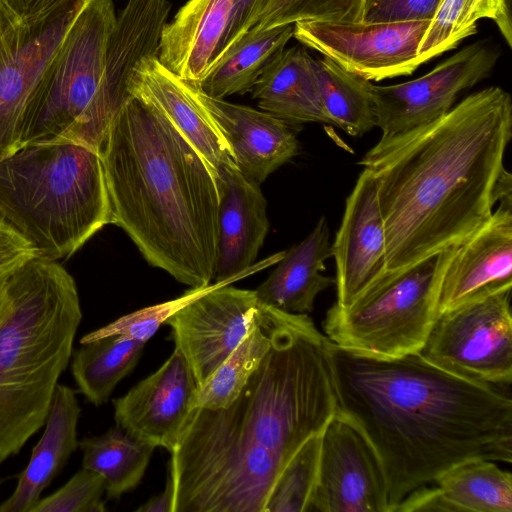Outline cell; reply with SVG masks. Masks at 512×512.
I'll use <instances>...</instances> for the list:
<instances>
[{
  "instance_id": "cell-40",
  "label": "cell",
  "mask_w": 512,
  "mask_h": 512,
  "mask_svg": "<svg viewBox=\"0 0 512 512\" xmlns=\"http://www.w3.org/2000/svg\"><path fill=\"white\" fill-rule=\"evenodd\" d=\"M21 21L50 15L77 0H4Z\"/></svg>"
},
{
  "instance_id": "cell-26",
  "label": "cell",
  "mask_w": 512,
  "mask_h": 512,
  "mask_svg": "<svg viewBox=\"0 0 512 512\" xmlns=\"http://www.w3.org/2000/svg\"><path fill=\"white\" fill-rule=\"evenodd\" d=\"M484 18L496 24L511 48L510 0H442L419 45L418 67L476 34L477 22Z\"/></svg>"
},
{
  "instance_id": "cell-34",
  "label": "cell",
  "mask_w": 512,
  "mask_h": 512,
  "mask_svg": "<svg viewBox=\"0 0 512 512\" xmlns=\"http://www.w3.org/2000/svg\"><path fill=\"white\" fill-rule=\"evenodd\" d=\"M212 284L201 288H191L176 299L148 306L124 315L108 325L84 335L80 340V344L109 335H119L146 343L171 315L207 291Z\"/></svg>"
},
{
  "instance_id": "cell-8",
  "label": "cell",
  "mask_w": 512,
  "mask_h": 512,
  "mask_svg": "<svg viewBox=\"0 0 512 512\" xmlns=\"http://www.w3.org/2000/svg\"><path fill=\"white\" fill-rule=\"evenodd\" d=\"M454 249L385 274L347 307L333 304L322 324L326 337L373 357L419 353L437 317L440 283Z\"/></svg>"
},
{
  "instance_id": "cell-43",
  "label": "cell",
  "mask_w": 512,
  "mask_h": 512,
  "mask_svg": "<svg viewBox=\"0 0 512 512\" xmlns=\"http://www.w3.org/2000/svg\"><path fill=\"white\" fill-rule=\"evenodd\" d=\"M1 288H2V286H0V305H1V300H2V291H1Z\"/></svg>"
},
{
  "instance_id": "cell-12",
  "label": "cell",
  "mask_w": 512,
  "mask_h": 512,
  "mask_svg": "<svg viewBox=\"0 0 512 512\" xmlns=\"http://www.w3.org/2000/svg\"><path fill=\"white\" fill-rule=\"evenodd\" d=\"M389 512L380 459L359 427L337 410L320 434L317 481L307 512Z\"/></svg>"
},
{
  "instance_id": "cell-4",
  "label": "cell",
  "mask_w": 512,
  "mask_h": 512,
  "mask_svg": "<svg viewBox=\"0 0 512 512\" xmlns=\"http://www.w3.org/2000/svg\"><path fill=\"white\" fill-rule=\"evenodd\" d=\"M111 224L145 260L191 288L212 284L220 194L210 165L155 107L132 97L100 151Z\"/></svg>"
},
{
  "instance_id": "cell-44",
  "label": "cell",
  "mask_w": 512,
  "mask_h": 512,
  "mask_svg": "<svg viewBox=\"0 0 512 512\" xmlns=\"http://www.w3.org/2000/svg\"><path fill=\"white\" fill-rule=\"evenodd\" d=\"M2 482H3V480H2V479H0V485L2 484Z\"/></svg>"
},
{
  "instance_id": "cell-21",
  "label": "cell",
  "mask_w": 512,
  "mask_h": 512,
  "mask_svg": "<svg viewBox=\"0 0 512 512\" xmlns=\"http://www.w3.org/2000/svg\"><path fill=\"white\" fill-rule=\"evenodd\" d=\"M235 0H189L166 23L158 60L171 72L198 85L222 55Z\"/></svg>"
},
{
  "instance_id": "cell-11",
  "label": "cell",
  "mask_w": 512,
  "mask_h": 512,
  "mask_svg": "<svg viewBox=\"0 0 512 512\" xmlns=\"http://www.w3.org/2000/svg\"><path fill=\"white\" fill-rule=\"evenodd\" d=\"M431 20L399 23H336L315 20L293 24V37L369 81L408 76Z\"/></svg>"
},
{
  "instance_id": "cell-7",
  "label": "cell",
  "mask_w": 512,
  "mask_h": 512,
  "mask_svg": "<svg viewBox=\"0 0 512 512\" xmlns=\"http://www.w3.org/2000/svg\"><path fill=\"white\" fill-rule=\"evenodd\" d=\"M116 20L113 0L87 1L27 111L20 148L29 144L73 143L100 153L120 111L104 86Z\"/></svg>"
},
{
  "instance_id": "cell-31",
  "label": "cell",
  "mask_w": 512,
  "mask_h": 512,
  "mask_svg": "<svg viewBox=\"0 0 512 512\" xmlns=\"http://www.w3.org/2000/svg\"><path fill=\"white\" fill-rule=\"evenodd\" d=\"M319 94L331 125L351 136L376 126V107L371 81L323 56L314 60Z\"/></svg>"
},
{
  "instance_id": "cell-37",
  "label": "cell",
  "mask_w": 512,
  "mask_h": 512,
  "mask_svg": "<svg viewBox=\"0 0 512 512\" xmlns=\"http://www.w3.org/2000/svg\"><path fill=\"white\" fill-rule=\"evenodd\" d=\"M34 257H37L34 248L0 222V286L18 268Z\"/></svg>"
},
{
  "instance_id": "cell-29",
  "label": "cell",
  "mask_w": 512,
  "mask_h": 512,
  "mask_svg": "<svg viewBox=\"0 0 512 512\" xmlns=\"http://www.w3.org/2000/svg\"><path fill=\"white\" fill-rule=\"evenodd\" d=\"M274 314V308L258 304L249 333L198 388L193 408H225L235 400L270 347Z\"/></svg>"
},
{
  "instance_id": "cell-20",
  "label": "cell",
  "mask_w": 512,
  "mask_h": 512,
  "mask_svg": "<svg viewBox=\"0 0 512 512\" xmlns=\"http://www.w3.org/2000/svg\"><path fill=\"white\" fill-rule=\"evenodd\" d=\"M193 87L244 175L263 182L297 154V138L284 120L265 111L209 97Z\"/></svg>"
},
{
  "instance_id": "cell-17",
  "label": "cell",
  "mask_w": 512,
  "mask_h": 512,
  "mask_svg": "<svg viewBox=\"0 0 512 512\" xmlns=\"http://www.w3.org/2000/svg\"><path fill=\"white\" fill-rule=\"evenodd\" d=\"M511 286L512 206L499 204L480 228L455 246L442 275L437 316Z\"/></svg>"
},
{
  "instance_id": "cell-28",
  "label": "cell",
  "mask_w": 512,
  "mask_h": 512,
  "mask_svg": "<svg viewBox=\"0 0 512 512\" xmlns=\"http://www.w3.org/2000/svg\"><path fill=\"white\" fill-rule=\"evenodd\" d=\"M145 343L109 335L72 353L71 371L79 391L96 406L107 402L117 384L136 366Z\"/></svg>"
},
{
  "instance_id": "cell-18",
  "label": "cell",
  "mask_w": 512,
  "mask_h": 512,
  "mask_svg": "<svg viewBox=\"0 0 512 512\" xmlns=\"http://www.w3.org/2000/svg\"><path fill=\"white\" fill-rule=\"evenodd\" d=\"M218 188V251L213 283L230 284L277 263L284 252L254 264L269 231L267 202L258 182L237 169L221 176Z\"/></svg>"
},
{
  "instance_id": "cell-2",
  "label": "cell",
  "mask_w": 512,
  "mask_h": 512,
  "mask_svg": "<svg viewBox=\"0 0 512 512\" xmlns=\"http://www.w3.org/2000/svg\"><path fill=\"white\" fill-rule=\"evenodd\" d=\"M329 351L338 410L375 449L389 512L457 464L511 463L512 400L505 386L458 377L420 353L379 358L332 342Z\"/></svg>"
},
{
  "instance_id": "cell-23",
  "label": "cell",
  "mask_w": 512,
  "mask_h": 512,
  "mask_svg": "<svg viewBox=\"0 0 512 512\" xmlns=\"http://www.w3.org/2000/svg\"><path fill=\"white\" fill-rule=\"evenodd\" d=\"M330 257L329 227L322 217L305 239L284 251L276 268L254 290L258 302L287 313H310L317 295L335 284V278L322 274Z\"/></svg>"
},
{
  "instance_id": "cell-39",
  "label": "cell",
  "mask_w": 512,
  "mask_h": 512,
  "mask_svg": "<svg viewBox=\"0 0 512 512\" xmlns=\"http://www.w3.org/2000/svg\"><path fill=\"white\" fill-rule=\"evenodd\" d=\"M437 511L452 512L437 486L420 487L408 494L396 507L395 512Z\"/></svg>"
},
{
  "instance_id": "cell-25",
  "label": "cell",
  "mask_w": 512,
  "mask_h": 512,
  "mask_svg": "<svg viewBox=\"0 0 512 512\" xmlns=\"http://www.w3.org/2000/svg\"><path fill=\"white\" fill-rule=\"evenodd\" d=\"M293 37V24L257 30L251 28L230 46L209 73L194 85L205 95L224 99L251 92L268 65Z\"/></svg>"
},
{
  "instance_id": "cell-38",
  "label": "cell",
  "mask_w": 512,
  "mask_h": 512,
  "mask_svg": "<svg viewBox=\"0 0 512 512\" xmlns=\"http://www.w3.org/2000/svg\"><path fill=\"white\" fill-rule=\"evenodd\" d=\"M269 1L235 0L234 14L223 53L257 23L260 14Z\"/></svg>"
},
{
  "instance_id": "cell-30",
  "label": "cell",
  "mask_w": 512,
  "mask_h": 512,
  "mask_svg": "<svg viewBox=\"0 0 512 512\" xmlns=\"http://www.w3.org/2000/svg\"><path fill=\"white\" fill-rule=\"evenodd\" d=\"M433 483L452 512H512V476L495 461L462 462Z\"/></svg>"
},
{
  "instance_id": "cell-3",
  "label": "cell",
  "mask_w": 512,
  "mask_h": 512,
  "mask_svg": "<svg viewBox=\"0 0 512 512\" xmlns=\"http://www.w3.org/2000/svg\"><path fill=\"white\" fill-rule=\"evenodd\" d=\"M511 135V96L491 86L428 124L381 136L362 157L377 185L386 274L459 245L489 219Z\"/></svg>"
},
{
  "instance_id": "cell-1",
  "label": "cell",
  "mask_w": 512,
  "mask_h": 512,
  "mask_svg": "<svg viewBox=\"0 0 512 512\" xmlns=\"http://www.w3.org/2000/svg\"><path fill=\"white\" fill-rule=\"evenodd\" d=\"M330 343L308 314L275 309L270 347L235 400L189 413L170 452L172 512H265L285 465L338 410Z\"/></svg>"
},
{
  "instance_id": "cell-36",
  "label": "cell",
  "mask_w": 512,
  "mask_h": 512,
  "mask_svg": "<svg viewBox=\"0 0 512 512\" xmlns=\"http://www.w3.org/2000/svg\"><path fill=\"white\" fill-rule=\"evenodd\" d=\"M442 0H366L362 22L399 23L432 20Z\"/></svg>"
},
{
  "instance_id": "cell-15",
  "label": "cell",
  "mask_w": 512,
  "mask_h": 512,
  "mask_svg": "<svg viewBox=\"0 0 512 512\" xmlns=\"http://www.w3.org/2000/svg\"><path fill=\"white\" fill-rule=\"evenodd\" d=\"M198 384L182 353L175 348L161 367L113 401L118 427L171 452L193 409Z\"/></svg>"
},
{
  "instance_id": "cell-22",
  "label": "cell",
  "mask_w": 512,
  "mask_h": 512,
  "mask_svg": "<svg viewBox=\"0 0 512 512\" xmlns=\"http://www.w3.org/2000/svg\"><path fill=\"white\" fill-rule=\"evenodd\" d=\"M80 413L75 390L57 384L42 437L33 448L26 468L19 474L14 492L0 505V512L32 511L44 489L78 447Z\"/></svg>"
},
{
  "instance_id": "cell-19",
  "label": "cell",
  "mask_w": 512,
  "mask_h": 512,
  "mask_svg": "<svg viewBox=\"0 0 512 512\" xmlns=\"http://www.w3.org/2000/svg\"><path fill=\"white\" fill-rule=\"evenodd\" d=\"M130 92L160 111L214 171L217 182L237 170L231 149L216 123L196 96L192 84L167 69L157 56L139 62Z\"/></svg>"
},
{
  "instance_id": "cell-35",
  "label": "cell",
  "mask_w": 512,
  "mask_h": 512,
  "mask_svg": "<svg viewBox=\"0 0 512 512\" xmlns=\"http://www.w3.org/2000/svg\"><path fill=\"white\" fill-rule=\"evenodd\" d=\"M103 477L83 468L59 490L40 499L31 512H104Z\"/></svg>"
},
{
  "instance_id": "cell-14",
  "label": "cell",
  "mask_w": 512,
  "mask_h": 512,
  "mask_svg": "<svg viewBox=\"0 0 512 512\" xmlns=\"http://www.w3.org/2000/svg\"><path fill=\"white\" fill-rule=\"evenodd\" d=\"M258 304L254 290L213 283L167 319L198 388L249 333Z\"/></svg>"
},
{
  "instance_id": "cell-10",
  "label": "cell",
  "mask_w": 512,
  "mask_h": 512,
  "mask_svg": "<svg viewBox=\"0 0 512 512\" xmlns=\"http://www.w3.org/2000/svg\"><path fill=\"white\" fill-rule=\"evenodd\" d=\"M87 1L21 21L0 38V160L20 148L27 111Z\"/></svg>"
},
{
  "instance_id": "cell-33",
  "label": "cell",
  "mask_w": 512,
  "mask_h": 512,
  "mask_svg": "<svg viewBox=\"0 0 512 512\" xmlns=\"http://www.w3.org/2000/svg\"><path fill=\"white\" fill-rule=\"evenodd\" d=\"M366 0H272L252 27L264 30L298 21L362 22Z\"/></svg>"
},
{
  "instance_id": "cell-6",
  "label": "cell",
  "mask_w": 512,
  "mask_h": 512,
  "mask_svg": "<svg viewBox=\"0 0 512 512\" xmlns=\"http://www.w3.org/2000/svg\"><path fill=\"white\" fill-rule=\"evenodd\" d=\"M0 222L39 258L73 255L111 224L100 153L73 143H40L1 159Z\"/></svg>"
},
{
  "instance_id": "cell-9",
  "label": "cell",
  "mask_w": 512,
  "mask_h": 512,
  "mask_svg": "<svg viewBox=\"0 0 512 512\" xmlns=\"http://www.w3.org/2000/svg\"><path fill=\"white\" fill-rule=\"evenodd\" d=\"M511 290L439 314L420 355L458 377L499 386L512 380Z\"/></svg>"
},
{
  "instance_id": "cell-5",
  "label": "cell",
  "mask_w": 512,
  "mask_h": 512,
  "mask_svg": "<svg viewBox=\"0 0 512 512\" xmlns=\"http://www.w3.org/2000/svg\"><path fill=\"white\" fill-rule=\"evenodd\" d=\"M0 464L44 424L82 319L73 277L34 257L1 288Z\"/></svg>"
},
{
  "instance_id": "cell-16",
  "label": "cell",
  "mask_w": 512,
  "mask_h": 512,
  "mask_svg": "<svg viewBox=\"0 0 512 512\" xmlns=\"http://www.w3.org/2000/svg\"><path fill=\"white\" fill-rule=\"evenodd\" d=\"M336 264L337 300L347 307L386 274V236L377 185L363 168L346 199L344 214L331 245Z\"/></svg>"
},
{
  "instance_id": "cell-32",
  "label": "cell",
  "mask_w": 512,
  "mask_h": 512,
  "mask_svg": "<svg viewBox=\"0 0 512 512\" xmlns=\"http://www.w3.org/2000/svg\"><path fill=\"white\" fill-rule=\"evenodd\" d=\"M320 434L310 437L279 474L265 512H307L318 475Z\"/></svg>"
},
{
  "instance_id": "cell-24",
  "label": "cell",
  "mask_w": 512,
  "mask_h": 512,
  "mask_svg": "<svg viewBox=\"0 0 512 512\" xmlns=\"http://www.w3.org/2000/svg\"><path fill=\"white\" fill-rule=\"evenodd\" d=\"M314 60L303 45L285 48L251 90L259 108L285 122L330 124L321 102Z\"/></svg>"
},
{
  "instance_id": "cell-13",
  "label": "cell",
  "mask_w": 512,
  "mask_h": 512,
  "mask_svg": "<svg viewBox=\"0 0 512 512\" xmlns=\"http://www.w3.org/2000/svg\"><path fill=\"white\" fill-rule=\"evenodd\" d=\"M497 60L494 49L476 42L414 80L373 85L376 126L382 136L400 134L442 117L463 91L490 75Z\"/></svg>"
},
{
  "instance_id": "cell-41",
  "label": "cell",
  "mask_w": 512,
  "mask_h": 512,
  "mask_svg": "<svg viewBox=\"0 0 512 512\" xmlns=\"http://www.w3.org/2000/svg\"><path fill=\"white\" fill-rule=\"evenodd\" d=\"M173 493L172 487L167 479L165 490L160 494L151 497L147 502L136 509L137 512H172Z\"/></svg>"
},
{
  "instance_id": "cell-42",
  "label": "cell",
  "mask_w": 512,
  "mask_h": 512,
  "mask_svg": "<svg viewBox=\"0 0 512 512\" xmlns=\"http://www.w3.org/2000/svg\"><path fill=\"white\" fill-rule=\"evenodd\" d=\"M21 22L4 0H0V38Z\"/></svg>"
},
{
  "instance_id": "cell-27",
  "label": "cell",
  "mask_w": 512,
  "mask_h": 512,
  "mask_svg": "<svg viewBox=\"0 0 512 512\" xmlns=\"http://www.w3.org/2000/svg\"><path fill=\"white\" fill-rule=\"evenodd\" d=\"M82 467L99 473L108 499L119 498L142 480L155 446L127 433L120 427L79 442Z\"/></svg>"
}]
</instances>
